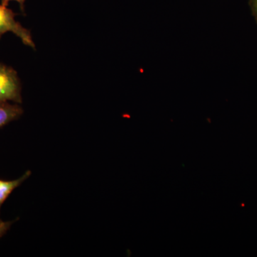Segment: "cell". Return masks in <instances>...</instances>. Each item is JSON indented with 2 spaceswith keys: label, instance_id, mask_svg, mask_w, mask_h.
I'll return each instance as SVG.
<instances>
[{
  "label": "cell",
  "instance_id": "cell-1",
  "mask_svg": "<svg viewBox=\"0 0 257 257\" xmlns=\"http://www.w3.org/2000/svg\"><path fill=\"white\" fill-rule=\"evenodd\" d=\"M0 101L23 103L22 86L18 72L0 62Z\"/></svg>",
  "mask_w": 257,
  "mask_h": 257
},
{
  "label": "cell",
  "instance_id": "cell-2",
  "mask_svg": "<svg viewBox=\"0 0 257 257\" xmlns=\"http://www.w3.org/2000/svg\"><path fill=\"white\" fill-rule=\"evenodd\" d=\"M15 16L16 13L13 10L0 5V39L6 32H11L22 40L24 45L35 49L31 32L16 21Z\"/></svg>",
  "mask_w": 257,
  "mask_h": 257
},
{
  "label": "cell",
  "instance_id": "cell-3",
  "mask_svg": "<svg viewBox=\"0 0 257 257\" xmlns=\"http://www.w3.org/2000/svg\"><path fill=\"white\" fill-rule=\"evenodd\" d=\"M23 112V109L20 105L0 101V128L11 121L18 119Z\"/></svg>",
  "mask_w": 257,
  "mask_h": 257
},
{
  "label": "cell",
  "instance_id": "cell-4",
  "mask_svg": "<svg viewBox=\"0 0 257 257\" xmlns=\"http://www.w3.org/2000/svg\"><path fill=\"white\" fill-rule=\"evenodd\" d=\"M32 175L31 171H27L20 178L15 180L6 181L0 179V209L2 205L10 197L15 189L20 187Z\"/></svg>",
  "mask_w": 257,
  "mask_h": 257
},
{
  "label": "cell",
  "instance_id": "cell-5",
  "mask_svg": "<svg viewBox=\"0 0 257 257\" xmlns=\"http://www.w3.org/2000/svg\"><path fill=\"white\" fill-rule=\"evenodd\" d=\"M16 220L3 221L0 219V239L3 237L4 235L7 234L11 228L12 225L15 223Z\"/></svg>",
  "mask_w": 257,
  "mask_h": 257
},
{
  "label": "cell",
  "instance_id": "cell-6",
  "mask_svg": "<svg viewBox=\"0 0 257 257\" xmlns=\"http://www.w3.org/2000/svg\"><path fill=\"white\" fill-rule=\"evenodd\" d=\"M12 1L18 2L19 4H20V9H21L22 12L25 13V3L26 0H1V5H3V6L8 7L10 2Z\"/></svg>",
  "mask_w": 257,
  "mask_h": 257
},
{
  "label": "cell",
  "instance_id": "cell-7",
  "mask_svg": "<svg viewBox=\"0 0 257 257\" xmlns=\"http://www.w3.org/2000/svg\"><path fill=\"white\" fill-rule=\"evenodd\" d=\"M248 5L251 8V13L254 17L257 24V0H248Z\"/></svg>",
  "mask_w": 257,
  "mask_h": 257
}]
</instances>
